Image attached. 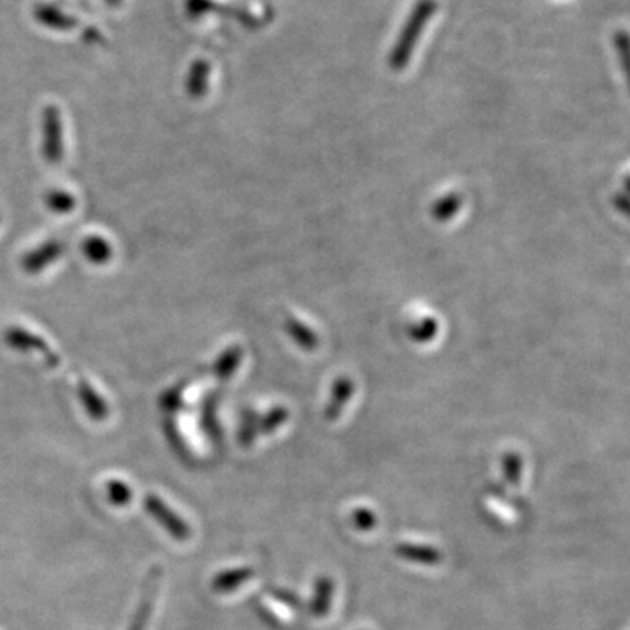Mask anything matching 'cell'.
<instances>
[{"label": "cell", "instance_id": "6da1fadb", "mask_svg": "<svg viewBox=\"0 0 630 630\" xmlns=\"http://www.w3.org/2000/svg\"><path fill=\"white\" fill-rule=\"evenodd\" d=\"M146 510L158 524L174 539L186 541L191 536V527L186 524V520H182L167 503L154 494L146 497Z\"/></svg>", "mask_w": 630, "mask_h": 630}, {"label": "cell", "instance_id": "7a4b0ae2", "mask_svg": "<svg viewBox=\"0 0 630 630\" xmlns=\"http://www.w3.org/2000/svg\"><path fill=\"white\" fill-rule=\"evenodd\" d=\"M160 583L161 569L160 567H154L153 571L149 573V578H147L144 594H142V599H140L139 609L135 613L130 630L147 629V623L151 620L154 606H156V597H158V592H160Z\"/></svg>", "mask_w": 630, "mask_h": 630}, {"label": "cell", "instance_id": "3957f363", "mask_svg": "<svg viewBox=\"0 0 630 630\" xmlns=\"http://www.w3.org/2000/svg\"><path fill=\"white\" fill-rule=\"evenodd\" d=\"M249 578H251V569H233V571L217 574L212 581V587L216 592H231Z\"/></svg>", "mask_w": 630, "mask_h": 630}, {"label": "cell", "instance_id": "277c9868", "mask_svg": "<svg viewBox=\"0 0 630 630\" xmlns=\"http://www.w3.org/2000/svg\"><path fill=\"white\" fill-rule=\"evenodd\" d=\"M107 494H109L111 503L116 504V506H125L132 499V489L125 482H119V480H114L107 485Z\"/></svg>", "mask_w": 630, "mask_h": 630}]
</instances>
